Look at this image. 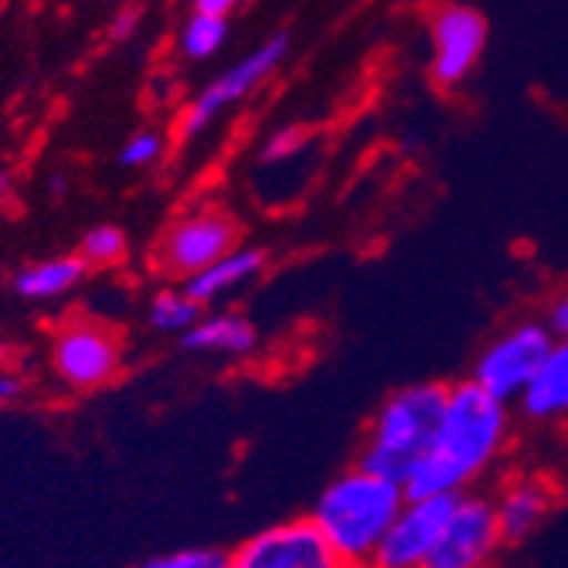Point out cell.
Wrapping results in <instances>:
<instances>
[{"label": "cell", "instance_id": "7402d4cb", "mask_svg": "<svg viewBox=\"0 0 568 568\" xmlns=\"http://www.w3.org/2000/svg\"><path fill=\"white\" fill-rule=\"evenodd\" d=\"M303 146H306V133L300 126H283V130L270 133V140L263 143L260 161L263 164H286V161L300 158Z\"/></svg>", "mask_w": 568, "mask_h": 568}, {"label": "cell", "instance_id": "d6986e66", "mask_svg": "<svg viewBox=\"0 0 568 568\" xmlns=\"http://www.w3.org/2000/svg\"><path fill=\"white\" fill-rule=\"evenodd\" d=\"M130 248V239L120 225H92L82 242H79V255L89 266H116Z\"/></svg>", "mask_w": 568, "mask_h": 568}, {"label": "cell", "instance_id": "83f0119b", "mask_svg": "<svg viewBox=\"0 0 568 568\" xmlns=\"http://www.w3.org/2000/svg\"><path fill=\"white\" fill-rule=\"evenodd\" d=\"M8 357H11V351H8V344H4V341H0V368L8 365Z\"/></svg>", "mask_w": 568, "mask_h": 568}, {"label": "cell", "instance_id": "7a4b0ae2", "mask_svg": "<svg viewBox=\"0 0 568 568\" xmlns=\"http://www.w3.org/2000/svg\"><path fill=\"white\" fill-rule=\"evenodd\" d=\"M402 504L405 487L398 480L354 463L317 494L306 518L347 568H368Z\"/></svg>", "mask_w": 568, "mask_h": 568}, {"label": "cell", "instance_id": "cb8c5ba5", "mask_svg": "<svg viewBox=\"0 0 568 568\" xmlns=\"http://www.w3.org/2000/svg\"><path fill=\"white\" fill-rule=\"evenodd\" d=\"M545 327L551 331V337H568V290L558 293L548 310H545Z\"/></svg>", "mask_w": 568, "mask_h": 568}, {"label": "cell", "instance_id": "44dd1931", "mask_svg": "<svg viewBox=\"0 0 568 568\" xmlns=\"http://www.w3.org/2000/svg\"><path fill=\"white\" fill-rule=\"evenodd\" d=\"M136 568H225V551L212 545H194V548H174L164 555H153L140 561Z\"/></svg>", "mask_w": 568, "mask_h": 568}, {"label": "cell", "instance_id": "ffe728a7", "mask_svg": "<svg viewBox=\"0 0 568 568\" xmlns=\"http://www.w3.org/2000/svg\"><path fill=\"white\" fill-rule=\"evenodd\" d=\"M168 153V140L161 130H136L123 140V146L116 150V164L126 171H140V168H153Z\"/></svg>", "mask_w": 568, "mask_h": 568}, {"label": "cell", "instance_id": "52a82bcc", "mask_svg": "<svg viewBox=\"0 0 568 568\" xmlns=\"http://www.w3.org/2000/svg\"><path fill=\"white\" fill-rule=\"evenodd\" d=\"M51 372L72 392L106 388L123 368V347L113 331L95 321H69L55 331L48 347Z\"/></svg>", "mask_w": 568, "mask_h": 568}, {"label": "cell", "instance_id": "6da1fadb", "mask_svg": "<svg viewBox=\"0 0 568 568\" xmlns=\"http://www.w3.org/2000/svg\"><path fill=\"white\" fill-rule=\"evenodd\" d=\"M510 443V405L474 385L470 378L446 385L436 433L412 467L405 494H463L474 490Z\"/></svg>", "mask_w": 568, "mask_h": 568}, {"label": "cell", "instance_id": "d4e9b609", "mask_svg": "<svg viewBox=\"0 0 568 568\" xmlns=\"http://www.w3.org/2000/svg\"><path fill=\"white\" fill-rule=\"evenodd\" d=\"M24 395V378L0 368V405H11Z\"/></svg>", "mask_w": 568, "mask_h": 568}, {"label": "cell", "instance_id": "ba28073f", "mask_svg": "<svg viewBox=\"0 0 568 568\" xmlns=\"http://www.w3.org/2000/svg\"><path fill=\"white\" fill-rule=\"evenodd\" d=\"M225 568H347L310 518L276 521L225 551Z\"/></svg>", "mask_w": 568, "mask_h": 568}, {"label": "cell", "instance_id": "2e32d148", "mask_svg": "<svg viewBox=\"0 0 568 568\" xmlns=\"http://www.w3.org/2000/svg\"><path fill=\"white\" fill-rule=\"evenodd\" d=\"M85 276H89V263L79 252L75 255L65 252V255H51V260L21 266L11 280V290L28 303H48V300L72 293Z\"/></svg>", "mask_w": 568, "mask_h": 568}, {"label": "cell", "instance_id": "5b68a950", "mask_svg": "<svg viewBox=\"0 0 568 568\" xmlns=\"http://www.w3.org/2000/svg\"><path fill=\"white\" fill-rule=\"evenodd\" d=\"M290 34L286 31H276L273 38H266L263 44H255L245 59H239L235 65L222 69L209 85H204L194 99H191V106L187 113L181 116V136L184 140H197L212 130V123L239 106L242 99H248L255 89H260L266 79L276 75V69L286 62L290 55Z\"/></svg>", "mask_w": 568, "mask_h": 568}, {"label": "cell", "instance_id": "3957f363", "mask_svg": "<svg viewBox=\"0 0 568 568\" xmlns=\"http://www.w3.org/2000/svg\"><path fill=\"white\" fill-rule=\"evenodd\" d=\"M446 402V385L443 382H416L392 392L372 419V429L361 446L357 463L382 477H392L405 487L412 467L423 459L439 412Z\"/></svg>", "mask_w": 568, "mask_h": 568}, {"label": "cell", "instance_id": "30bf717a", "mask_svg": "<svg viewBox=\"0 0 568 568\" xmlns=\"http://www.w3.org/2000/svg\"><path fill=\"white\" fill-rule=\"evenodd\" d=\"M239 245V225L232 215L215 209H197L168 225L158 242V266L171 276L187 280L191 273L212 266L219 255Z\"/></svg>", "mask_w": 568, "mask_h": 568}, {"label": "cell", "instance_id": "8fae6325", "mask_svg": "<svg viewBox=\"0 0 568 568\" xmlns=\"http://www.w3.org/2000/svg\"><path fill=\"white\" fill-rule=\"evenodd\" d=\"M456 494H405L402 510L378 541L368 568H423Z\"/></svg>", "mask_w": 568, "mask_h": 568}, {"label": "cell", "instance_id": "f1b7e54d", "mask_svg": "<svg viewBox=\"0 0 568 568\" xmlns=\"http://www.w3.org/2000/svg\"><path fill=\"white\" fill-rule=\"evenodd\" d=\"M51 191H65V178H51Z\"/></svg>", "mask_w": 568, "mask_h": 568}, {"label": "cell", "instance_id": "9a60e30c", "mask_svg": "<svg viewBox=\"0 0 568 568\" xmlns=\"http://www.w3.org/2000/svg\"><path fill=\"white\" fill-rule=\"evenodd\" d=\"M260 344V334H255V324L245 314H235V310H219V314L197 317L184 334H181V347L191 354H222V357H245Z\"/></svg>", "mask_w": 568, "mask_h": 568}, {"label": "cell", "instance_id": "277c9868", "mask_svg": "<svg viewBox=\"0 0 568 568\" xmlns=\"http://www.w3.org/2000/svg\"><path fill=\"white\" fill-rule=\"evenodd\" d=\"M551 331L545 321H518L500 331L474 361L470 382L490 392L500 402H521L535 375L541 372L545 357L551 351Z\"/></svg>", "mask_w": 568, "mask_h": 568}, {"label": "cell", "instance_id": "7c38bea8", "mask_svg": "<svg viewBox=\"0 0 568 568\" xmlns=\"http://www.w3.org/2000/svg\"><path fill=\"white\" fill-rule=\"evenodd\" d=\"M490 500L504 545H521L555 514L558 487L545 474H514L497 487V494H490Z\"/></svg>", "mask_w": 568, "mask_h": 568}, {"label": "cell", "instance_id": "8992f818", "mask_svg": "<svg viewBox=\"0 0 568 568\" xmlns=\"http://www.w3.org/2000/svg\"><path fill=\"white\" fill-rule=\"evenodd\" d=\"M500 548L504 535L497 528L494 500L477 490H463L453 497L423 568H497Z\"/></svg>", "mask_w": 568, "mask_h": 568}, {"label": "cell", "instance_id": "4fadbf2b", "mask_svg": "<svg viewBox=\"0 0 568 568\" xmlns=\"http://www.w3.org/2000/svg\"><path fill=\"white\" fill-rule=\"evenodd\" d=\"M263 270H266V252L263 248H255V245H235L225 255H219L212 266L191 273L181 290L197 306H209V303H219L229 293L255 283V280L263 276Z\"/></svg>", "mask_w": 568, "mask_h": 568}, {"label": "cell", "instance_id": "ac0fdd59", "mask_svg": "<svg viewBox=\"0 0 568 568\" xmlns=\"http://www.w3.org/2000/svg\"><path fill=\"white\" fill-rule=\"evenodd\" d=\"M201 317V306L184 290H161L146 306V324L158 334L181 337Z\"/></svg>", "mask_w": 568, "mask_h": 568}, {"label": "cell", "instance_id": "4316f807", "mask_svg": "<svg viewBox=\"0 0 568 568\" xmlns=\"http://www.w3.org/2000/svg\"><path fill=\"white\" fill-rule=\"evenodd\" d=\"M11 191V174L8 171H0V197H4Z\"/></svg>", "mask_w": 568, "mask_h": 568}, {"label": "cell", "instance_id": "5bb4252c", "mask_svg": "<svg viewBox=\"0 0 568 568\" xmlns=\"http://www.w3.org/2000/svg\"><path fill=\"white\" fill-rule=\"evenodd\" d=\"M518 405L531 423H568V337L551 341L541 372Z\"/></svg>", "mask_w": 568, "mask_h": 568}, {"label": "cell", "instance_id": "484cf974", "mask_svg": "<svg viewBox=\"0 0 568 568\" xmlns=\"http://www.w3.org/2000/svg\"><path fill=\"white\" fill-rule=\"evenodd\" d=\"M242 4V0H191V11L201 14H219V18H232V11Z\"/></svg>", "mask_w": 568, "mask_h": 568}, {"label": "cell", "instance_id": "e0dca14e", "mask_svg": "<svg viewBox=\"0 0 568 568\" xmlns=\"http://www.w3.org/2000/svg\"><path fill=\"white\" fill-rule=\"evenodd\" d=\"M229 31H232L229 18L191 11V18L178 31L181 59H187V62H209V59H215L219 51L225 48V41H229Z\"/></svg>", "mask_w": 568, "mask_h": 568}, {"label": "cell", "instance_id": "9c48e42d", "mask_svg": "<svg viewBox=\"0 0 568 568\" xmlns=\"http://www.w3.org/2000/svg\"><path fill=\"white\" fill-rule=\"evenodd\" d=\"M487 48V21L470 4H449L436 8L429 21V72L436 85L453 89L467 82L470 72L480 65Z\"/></svg>", "mask_w": 568, "mask_h": 568}, {"label": "cell", "instance_id": "603a6c76", "mask_svg": "<svg viewBox=\"0 0 568 568\" xmlns=\"http://www.w3.org/2000/svg\"><path fill=\"white\" fill-rule=\"evenodd\" d=\"M140 21H143V11H140L136 4H123V8L113 14V21H110V38H113V41L133 38L136 28H140Z\"/></svg>", "mask_w": 568, "mask_h": 568}]
</instances>
